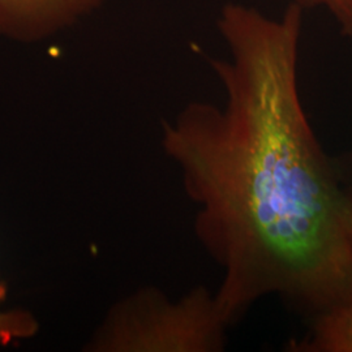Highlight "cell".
Returning a JSON list of instances; mask_svg holds the SVG:
<instances>
[{
	"mask_svg": "<svg viewBox=\"0 0 352 352\" xmlns=\"http://www.w3.org/2000/svg\"><path fill=\"white\" fill-rule=\"evenodd\" d=\"M302 11L226 4L228 55L212 62L223 104L190 102L164 126L232 327L267 298L308 321L352 302V160L329 155L304 111Z\"/></svg>",
	"mask_w": 352,
	"mask_h": 352,
	"instance_id": "1",
	"label": "cell"
},
{
	"mask_svg": "<svg viewBox=\"0 0 352 352\" xmlns=\"http://www.w3.org/2000/svg\"><path fill=\"white\" fill-rule=\"evenodd\" d=\"M104 0H0V36L36 42L97 11Z\"/></svg>",
	"mask_w": 352,
	"mask_h": 352,
	"instance_id": "3",
	"label": "cell"
},
{
	"mask_svg": "<svg viewBox=\"0 0 352 352\" xmlns=\"http://www.w3.org/2000/svg\"><path fill=\"white\" fill-rule=\"evenodd\" d=\"M6 289L0 283V299L4 298ZM37 321L33 316L23 311L0 312V346H7L14 340L29 338L37 331Z\"/></svg>",
	"mask_w": 352,
	"mask_h": 352,
	"instance_id": "5",
	"label": "cell"
},
{
	"mask_svg": "<svg viewBox=\"0 0 352 352\" xmlns=\"http://www.w3.org/2000/svg\"><path fill=\"white\" fill-rule=\"evenodd\" d=\"M302 8L327 11L344 34H352V0H292Z\"/></svg>",
	"mask_w": 352,
	"mask_h": 352,
	"instance_id": "6",
	"label": "cell"
},
{
	"mask_svg": "<svg viewBox=\"0 0 352 352\" xmlns=\"http://www.w3.org/2000/svg\"><path fill=\"white\" fill-rule=\"evenodd\" d=\"M231 327L215 291L205 286H196L176 300L157 289H146L113 309L94 350L221 352Z\"/></svg>",
	"mask_w": 352,
	"mask_h": 352,
	"instance_id": "2",
	"label": "cell"
},
{
	"mask_svg": "<svg viewBox=\"0 0 352 352\" xmlns=\"http://www.w3.org/2000/svg\"><path fill=\"white\" fill-rule=\"evenodd\" d=\"M291 352H352V302L308 321L304 337L287 344Z\"/></svg>",
	"mask_w": 352,
	"mask_h": 352,
	"instance_id": "4",
	"label": "cell"
}]
</instances>
